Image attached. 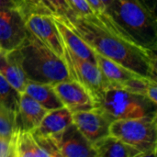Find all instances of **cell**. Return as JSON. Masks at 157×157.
Returning <instances> with one entry per match:
<instances>
[{
	"label": "cell",
	"mask_w": 157,
	"mask_h": 157,
	"mask_svg": "<svg viewBox=\"0 0 157 157\" xmlns=\"http://www.w3.org/2000/svg\"><path fill=\"white\" fill-rule=\"evenodd\" d=\"M52 86L63 105L72 113L95 108L91 93L80 83L70 79L53 84Z\"/></svg>",
	"instance_id": "cell-10"
},
{
	"label": "cell",
	"mask_w": 157,
	"mask_h": 157,
	"mask_svg": "<svg viewBox=\"0 0 157 157\" xmlns=\"http://www.w3.org/2000/svg\"><path fill=\"white\" fill-rule=\"evenodd\" d=\"M149 10L156 14L157 0H140Z\"/></svg>",
	"instance_id": "cell-27"
},
{
	"label": "cell",
	"mask_w": 157,
	"mask_h": 157,
	"mask_svg": "<svg viewBox=\"0 0 157 157\" xmlns=\"http://www.w3.org/2000/svg\"><path fill=\"white\" fill-rule=\"evenodd\" d=\"M101 2H102V4H103V6H105V9L107 10L108 9V7L109 6V5H110V0H100Z\"/></svg>",
	"instance_id": "cell-29"
},
{
	"label": "cell",
	"mask_w": 157,
	"mask_h": 157,
	"mask_svg": "<svg viewBox=\"0 0 157 157\" xmlns=\"http://www.w3.org/2000/svg\"><path fill=\"white\" fill-rule=\"evenodd\" d=\"M63 60L72 80L84 86L92 97L109 85V82L102 75L97 63L82 59L73 53L64 46Z\"/></svg>",
	"instance_id": "cell-6"
},
{
	"label": "cell",
	"mask_w": 157,
	"mask_h": 157,
	"mask_svg": "<svg viewBox=\"0 0 157 157\" xmlns=\"http://www.w3.org/2000/svg\"><path fill=\"white\" fill-rule=\"evenodd\" d=\"M47 111L28 94L25 92L20 93L18 109L16 116L17 130L33 132L38 128Z\"/></svg>",
	"instance_id": "cell-12"
},
{
	"label": "cell",
	"mask_w": 157,
	"mask_h": 157,
	"mask_svg": "<svg viewBox=\"0 0 157 157\" xmlns=\"http://www.w3.org/2000/svg\"><path fill=\"white\" fill-rule=\"evenodd\" d=\"M26 27L55 54L63 58L64 47L52 14H30L26 18Z\"/></svg>",
	"instance_id": "cell-8"
},
{
	"label": "cell",
	"mask_w": 157,
	"mask_h": 157,
	"mask_svg": "<svg viewBox=\"0 0 157 157\" xmlns=\"http://www.w3.org/2000/svg\"><path fill=\"white\" fill-rule=\"evenodd\" d=\"M59 17L96 52L156 81V51L137 43L106 13L79 15L70 9Z\"/></svg>",
	"instance_id": "cell-1"
},
{
	"label": "cell",
	"mask_w": 157,
	"mask_h": 157,
	"mask_svg": "<svg viewBox=\"0 0 157 157\" xmlns=\"http://www.w3.org/2000/svg\"><path fill=\"white\" fill-rule=\"evenodd\" d=\"M109 134L137 149L144 157L156 156L157 115L114 121Z\"/></svg>",
	"instance_id": "cell-5"
},
{
	"label": "cell",
	"mask_w": 157,
	"mask_h": 157,
	"mask_svg": "<svg viewBox=\"0 0 157 157\" xmlns=\"http://www.w3.org/2000/svg\"><path fill=\"white\" fill-rule=\"evenodd\" d=\"M95 59L98 67L109 82V85L125 88L134 78L140 75L96 52Z\"/></svg>",
	"instance_id": "cell-13"
},
{
	"label": "cell",
	"mask_w": 157,
	"mask_h": 157,
	"mask_svg": "<svg viewBox=\"0 0 157 157\" xmlns=\"http://www.w3.org/2000/svg\"><path fill=\"white\" fill-rule=\"evenodd\" d=\"M24 92L31 97L34 100H36L48 111L63 107L52 84L39 83L28 80Z\"/></svg>",
	"instance_id": "cell-18"
},
{
	"label": "cell",
	"mask_w": 157,
	"mask_h": 157,
	"mask_svg": "<svg viewBox=\"0 0 157 157\" xmlns=\"http://www.w3.org/2000/svg\"><path fill=\"white\" fill-rule=\"evenodd\" d=\"M2 7H15L11 0H0V8Z\"/></svg>",
	"instance_id": "cell-28"
},
{
	"label": "cell",
	"mask_w": 157,
	"mask_h": 157,
	"mask_svg": "<svg viewBox=\"0 0 157 157\" xmlns=\"http://www.w3.org/2000/svg\"><path fill=\"white\" fill-rule=\"evenodd\" d=\"M106 14L137 43L156 51V14L140 0H110Z\"/></svg>",
	"instance_id": "cell-3"
},
{
	"label": "cell",
	"mask_w": 157,
	"mask_h": 157,
	"mask_svg": "<svg viewBox=\"0 0 157 157\" xmlns=\"http://www.w3.org/2000/svg\"><path fill=\"white\" fill-rule=\"evenodd\" d=\"M51 139L60 157H97L92 144L81 133L74 122Z\"/></svg>",
	"instance_id": "cell-9"
},
{
	"label": "cell",
	"mask_w": 157,
	"mask_h": 157,
	"mask_svg": "<svg viewBox=\"0 0 157 157\" xmlns=\"http://www.w3.org/2000/svg\"><path fill=\"white\" fill-rule=\"evenodd\" d=\"M92 146L97 157H144L140 151L111 134L98 140Z\"/></svg>",
	"instance_id": "cell-16"
},
{
	"label": "cell",
	"mask_w": 157,
	"mask_h": 157,
	"mask_svg": "<svg viewBox=\"0 0 157 157\" xmlns=\"http://www.w3.org/2000/svg\"><path fill=\"white\" fill-rule=\"evenodd\" d=\"M0 74L20 93L24 92L28 79L13 51L0 49Z\"/></svg>",
	"instance_id": "cell-17"
},
{
	"label": "cell",
	"mask_w": 157,
	"mask_h": 157,
	"mask_svg": "<svg viewBox=\"0 0 157 157\" xmlns=\"http://www.w3.org/2000/svg\"><path fill=\"white\" fill-rule=\"evenodd\" d=\"M86 1L91 6L94 13H106L105 6H103L100 0H86Z\"/></svg>",
	"instance_id": "cell-26"
},
{
	"label": "cell",
	"mask_w": 157,
	"mask_h": 157,
	"mask_svg": "<svg viewBox=\"0 0 157 157\" xmlns=\"http://www.w3.org/2000/svg\"><path fill=\"white\" fill-rule=\"evenodd\" d=\"M73 123V113L64 106L47 111L40 125L32 132L40 137H52Z\"/></svg>",
	"instance_id": "cell-14"
},
{
	"label": "cell",
	"mask_w": 157,
	"mask_h": 157,
	"mask_svg": "<svg viewBox=\"0 0 157 157\" xmlns=\"http://www.w3.org/2000/svg\"><path fill=\"white\" fill-rule=\"evenodd\" d=\"M73 122L81 133L92 144L109 134L112 121L100 109H92L73 113Z\"/></svg>",
	"instance_id": "cell-11"
},
{
	"label": "cell",
	"mask_w": 157,
	"mask_h": 157,
	"mask_svg": "<svg viewBox=\"0 0 157 157\" xmlns=\"http://www.w3.org/2000/svg\"><path fill=\"white\" fill-rule=\"evenodd\" d=\"M26 18L17 7L0 8V49H17L28 35Z\"/></svg>",
	"instance_id": "cell-7"
},
{
	"label": "cell",
	"mask_w": 157,
	"mask_h": 157,
	"mask_svg": "<svg viewBox=\"0 0 157 157\" xmlns=\"http://www.w3.org/2000/svg\"><path fill=\"white\" fill-rule=\"evenodd\" d=\"M52 16L60 32L63 45L78 57L96 63L95 52L90 48V46L86 44L69 26H67L59 16L52 14Z\"/></svg>",
	"instance_id": "cell-15"
},
{
	"label": "cell",
	"mask_w": 157,
	"mask_h": 157,
	"mask_svg": "<svg viewBox=\"0 0 157 157\" xmlns=\"http://www.w3.org/2000/svg\"><path fill=\"white\" fill-rule=\"evenodd\" d=\"M17 114L0 105V136L11 138L17 131Z\"/></svg>",
	"instance_id": "cell-21"
},
{
	"label": "cell",
	"mask_w": 157,
	"mask_h": 157,
	"mask_svg": "<svg viewBox=\"0 0 157 157\" xmlns=\"http://www.w3.org/2000/svg\"><path fill=\"white\" fill-rule=\"evenodd\" d=\"M20 92H18L0 74V105L17 114L18 109Z\"/></svg>",
	"instance_id": "cell-20"
},
{
	"label": "cell",
	"mask_w": 157,
	"mask_h": 157,
	"mask_svg": "<svg viewBox=\"0 0 157 157\" xmlns=\"http://www.w3.org/2000/svg\"><path fill=\"white\" fill-rule=\"evenodd\" d=\"M42 2L52 15L63 17L70 10L66 0H42Z\"/></svg>",
	"instance_id": "cell-23"
},
{
	"label": "cell",
	"mask_w": 157,
	"mask_h": 157,
	"mask_svg": "<svg viewBox=\"0 0 157 157\" xmlns=\"http://www.w3.org/2000/svg\"><path fill=\"white\" fill-rule=\"evenodd\" d=\"M0 157H13L12 137L6 138L0 136Z\"/></svg>",
	"instance_id": "cell-25"
},
{
	"label": "cell",
	"mask_w": 157,
	"mask_h": 157,
	"mask_svg": "<svg viewBox=\"0 0 157 157\" xmlns=\"http://www.w3.org/2000/svg\"><path fill=\"white\" fill-rule=\"evenodd\" d=\"M72 11L79 15H90L94 13L91 6L86 0H66Z\"/></svg>",
	"instance_id": "cell-24"
},
{
	"label": "cell",
	"mask_w": 157,
	"mask_h": 157,
	"mask_svg": "<svg viewBox=\"0 0 157 157\" xmlns=\"http://www.w3.org/2000/svg\"><path fill=\"white\" fill-rule=\"evenodd\" d=\"M13 157H48L32 132L17 130L12 136Z\"/></svg>",
	"instance_id": "cell-19"
},
{
	"label": "cell",
	"mask_w": 157,
	"mask_h": 157,
	"mask_svg": "<svg viewBox=\"0 0 157 157\" xmlns=\"http://www.w3.org/2000/svg\"><path fill=\"white\" fill-rule=\"evenodd\" d=\"M15 6L27 18L30 14H52L44 6L42 0H11Z\"/></svg>",
	"instance_id": "cell-22"
},
{
	"label": "cell",
	"mask_w": 157,
	"mask_h": 157,
	"mask_svg": "<svg viewBox=\"0 0 157 157\" xmlns=\"http://www.w3.org/2000/svg\"><path fill=\"white\" fill-rule=\"evenodd\" d=\"M95 108L112 121L157 115L156 105L146 97L108 85L93 96Z\"/></svg>",
	"instance_id": "cell-4"
},
{
	"label": "cell",
	"mask_w": 157,
	"mask_h": 157,
	"mask_svg": "<svg viewBox=\"0 0 157 157\" xmlns=\"http://www.w3.org/2000/svg\"><path fill=\"white\" fill-rule=\"evenodd\" d=\"M13 52L28 80L53 85L71 79L63 58L29 31Z\"/></svg>",
	"instance_id": "cell-2"
}]
</instances>
